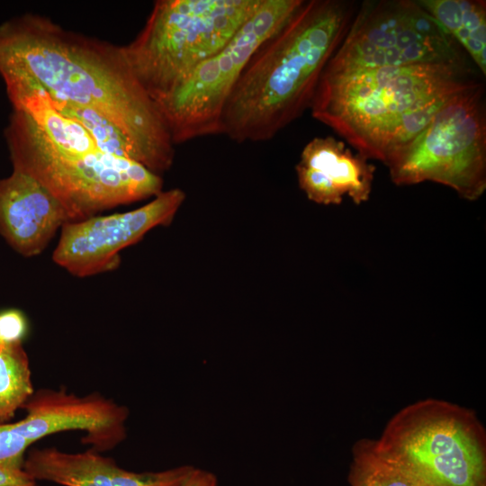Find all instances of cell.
<instances>
[{
	"instance_id": "6da1fadb",
	"label": "cell",
	"mask_w": 486,
	"mask_h": 486,
	"mask_svg": "<svg viewBox=\"0 0 486 486\" xmlns=\"http://www.w3.org/2000/svg\"><path fill=\"white\" fill-rule=\"evenodd\" d=\"M7 74L30 77L51 97L106 118L130 144L137 162L150 171L158 175L172 166L175 144L168 127L122 46L24 14L0 24V76Z\"/></svg>"
},
{
	"instance_id": "7a4b0ae2",
	"label": "cell",
	"mask_w": 486,
	"mask_h": 486,
	"mask_svg": "<svg viewBox=\"0 0 486 486\" xmlns=\"http://www.w3.org/2000/svg\"><path fill=\"white\" fill-rule=\"evenodd\" d=\"M345 0L303 1L252 56L224 106L220 134L266 141L310 107L321 75L356 12Z\"/></svg>"
},
{
	"instance_id": "3957f363",
	"label": "cell",
	"mask_w": 486,
	"mask_h": 486,
	"mask_svg": "<svg viewBox=\"0 0 486 486\" xmlns=\"http://www.w3.org/2000/svg\"><path fill=\"white\" fill-rule=\"evenodd\" d=\"M482 84L469 64H419L321 75L310 109L314 119L359 154L384 164L449 100Z\"/></svg>"
},
{
	"instance_id": "277c9868",
	"label": "cell",
	"mask_w": 486,
	"mask_h": 486,
	"mask_svg": "<svg viewBox=\"0 0 486 486\" xmlns=\"http://www.w3.org/2000/svg\"><path fill=\"white\" fill-rule=\"evenodd\" d=\"M262 0H158L138 36L122 46L157 104L201 63L220 52Z\"/></svg>"
},
{
	"instance_id": "5b68a950",
	"label": "cell",
	"mask_w": 486,
	"mask_h": 486,
	"mask_svg": "<svg viewBox=\"0 0 486 486\" xmlns=\"http://www.w3.org/2000/svg\"><path fill=\"white\" fill-rule=\"evenodd\" d=\"M4 135L14 169L43 184L64 205L71 221L162 192L160 176L135 160L101 151L76 156L59 150L21 111L13 109Z\"/></svg>"
},
{
	"instance_id": "8992f818",
	"label": "cell",
	"mask_w": 486,
	"mask_h": 486,
	"mask_svg": "<svg viewBox=\"0 0 486 486\" xmlns=\"http://www.w3.org/2000/svg\"><path fill=\"white\" fill-rule=\"evenodd\" d=\"M378 450L419 486H486V434L476 414L426 399L394 415Z\"/></svg>"
},
{
	"instance_id": "52a82bcc",
	"label": "cell",
	"mask_w": 486,
	"mask_h": 486,
	"mask_svg": "<svg viewBox=\"0 0 486 486\" xmlns=\"http://www.w3.org/2000/svg\"><path fill=\"white\" fill-rule=\"evenodd\" d=\"M384 164L396 185L434 182L465 200H478L486 190L483 84L449 100Z\"/></svg>"
},
{
	"instance_id": "ba28073f",
	"label": "cell",
	"mask_w": 486,
	"mask_h": 486,
	"mask_svg": "<svg viewBox=\"0 0 486 486\" xmlns=\"http://www.w3.org/2000/svg\"><path fill=\"white\" fill-rule=\"evenodd\" d=\"M469 64L458 43L412 0H368L322 75H346L419 64Z\"/></svg>"
},
{
	"instance_id": "9c48e42d",
	"label": "cell",
	"mask_w": 486,
	"mask_h": 486,
	"mask_svg": "<svg viewBox=\"0 0 486 486\" xmlns=\"http://www.w3.org/2000/svg\"><path fill=\"white\" fill-rule=\"evenodd\" d=\"M304 0H262L254 14L216 55L201 63L158 106L174 144L220 134L226 102L258 48Z\"/></svg>"
},
{
	"instance_id": "30bf717a",
	"label": "cell",
	"mask_w": 486,
	"mask_h": 486,
	"mask_svg": "<svg viewBox=\"0 0 486 486\" xmlns=\"http://www.w3.org/2000/svg\"><path fill=\"white\" fill-rule=\"evenodd\" d=\"M184 200L185 193L174 188L130 212L68 221L61 228L53 261L78 277L113 270L121 250L153 228L170 224Z\"/></svg>"
},
{
	"instance_id": "8fae6325",
	"label": "cell",
	"mask_w": 486,
	"mask_h": 486,
	"mask_svg": "<svg viewBox=\"0 0 486 486\" xmlns=\"http://www.w3.org/2000/svg\"><path fill=\"white\" fill-rule=\"evenodd\" d=\"M26 415L10 423L30 446L50 434L78 430L95 451L109 450L126 438L129 410L98 393L78 396L65 388H42L22 405Z\"/></svg>"
},
{
	"instance_id": "7c38bea8",
	"label": "cell",
	"mask_w": 486,
	"mask_h": 486,
	"mask_svg": "<svg viewBox=\"0 0 486 486\" xmlns=\"http://www.w3.org/2000/svg\"><path fill=\"white\" fill-rule=\"evenodd\" d=\"M68 221L61 202L32 176L14 169L0 179V234L22 256L41 253Z\"/></svg>"
},
{
	"instance_id": "4fadbf2b",
	"label": "cell",
	"mask_w": 486,
	"mask_h": 486,
	"mask_svg": "<svg viewBox=\"0 0 486 486\" xmlns=\"http://www.w3.org/2000/svg\"><path fill=\"white\" fill-rule=\"evenodd\" d=\"M295 168L300 188L318 204L338 205L348 197L359 205L370 198L374 166L333 137L310 140Z\"/></svg>"
},
{
	"instance_id": "5bb4252c",
	"label": "cell",
	"mask_w": 486,
	"mask_h": 486,
	"mask_svg": "<svg viewBox=\"0 0 486 486\" xmlns=\"http://www.w3.org/2000/svg\"><path fill=\"white\" fill-rule=\"evenodd\" d=\"M23 470L38 482L45 481L62 486H154L169 471L133 472L94 449L68 453L56 447L30 451Z\"/></svg>"
},
{
	"instance_id": "9a60e30c",
	"label": "cell",
	"mask_w": 486,
	"mask_h": 486,
	"mask_svg": "<svg viewBox=\"0 0 486 486\" xmlns=\"http://www.w3.org/2000/svg\"><path fill=\"white\" fill-rule=\"evenodd\" d=\"M13 109L24 112L59 150L85 156L99 152L90 134L53 105L49 93L35 80L21 75H2Z\"/></svg>"
},
{
	"instance_id": "2e32d148",
	"label": "cell",
	"mask_w": 486,
	"mask_h": 486,
	"mask_svg": "<svg viewBox=\"0 0 486 486\" xmlns=\"http://www.w3.org/2000/svg\"><path fill=\"white\" fill-rule=\"evenodd\" d=\"M486 75V3L482 0H418Z\"/></svg>"
},
{
	"instance_id": "e0dca14e",
	"label": "cell",
	"mask_w": 486,
	"mask_h": 486,
	"mask_svg": "<svg viewBox=\"0 0 486 486\" xmlns=\"http://www.w3.org/2000/svg\"><path fill=\"white\" fill-rule=\"evenodd\" d=\"M33 392L29 358L22 343L0 340V424L8 422Z\"/></svg>"
},
{
	"instance_id": "ac0fdd59",
	"label": "cell",
	"mask_w": 486,
	"mask_h": 486,
	"mask_svg": "<svg viewBox=\"0 0 486 486\" xmlns=\"http://www.w3.org/2000/svg\"><path fill=\"white\" fill-rule=\"evenodd\" d=\"M348 480L351 486H419L382 454L372 439H361L355 444Z\"/></svg>"
},
{
	"instance_id": "d6986e66",
	"label": "cell",
	"mask_w": 486,
	"mask_h": 486,
	"mask_svg": "<svg viewBox=\"0 0 486 486\" xmlns=\"http://www.w3.org/2000/svg\"><path fill=\"white\" fill-rule=\"evenodd\" d=\"M51 100L58 111L84 127L101 152L137 161L130 144L123 134L106 118L89 108L81 107L53 97H51Z\"/></svg>"
},
{
	"instance_id": "ffe728a7",
	"label": "cell",
	"mask_w": 486,
	"mask_h": 486,
	"mask_svg": "<svg viewBox=\"0 0 486 486\" xmlns=\"http://www.w3.org/2000/svg\"><path fill=\"white\" fill-rule=\"evenodd\" d=\"M30 446L13 430L10 423L0 424V467L23 469L26 452Z\"/></svg>"
},
{
	"instance_id": "44dd1931",
	"label": "cell",
	"mask_w": 486,
	"mask_h": 486,
	"mask_svg": "<svg viewBox=\"0 0 486 486\" xmlns=\"http://www.w3.org/2000/svg\"><path fill=\"white\" fill-rule=\"evenodd\" d=\"M26 332V320L18 310L0 312V340L7 343L21 342Z\"/></svg>"
},
{
	"instance_id": "7402d4cb",
	"label": "cell",
	"mask_w": 486,
	"mask_h": 486,
	"mask_svg": "<svg viewBox=\"0 0 486 486\" xmlns=\"http://www.w3.org/2000/svg\"><path fill=\"white\" fill-rule=\"evenodd\" d=\"M0 486H40L23 469L0 467Z\"/></svg>"
},
{
	"instance_id": "603a6c76",
	"label": "cell",
	"mask_w": 486,
	"mask_h": 486,
	"mask_svg": "<svg viewBox=\"0 0 486 486\" xmlns=\"http://www.w3.org/2000/svg\"><path fill=\"white\" fill-rule=\"evenodd\" d=\"M178 486H218V482L212 472L194 467L187 478Z\"/></svg>"
},
{
	"instance_id": "cb8c5ba5",
	"label": "cell",
	"mask_w": 486,
	"mask_h": 486,
	"mask_svg": "<svg viewBox=\"0 0 486 486\" xmlns=\"http://www.w3.org/2000/svg\"><path fill=\"white\" fill-rule=\"evenodd\" d=\"M194 466L184 465L169 469L167 476L154 486H178L192 472Z\"/></svg>"
}]
</instances>
